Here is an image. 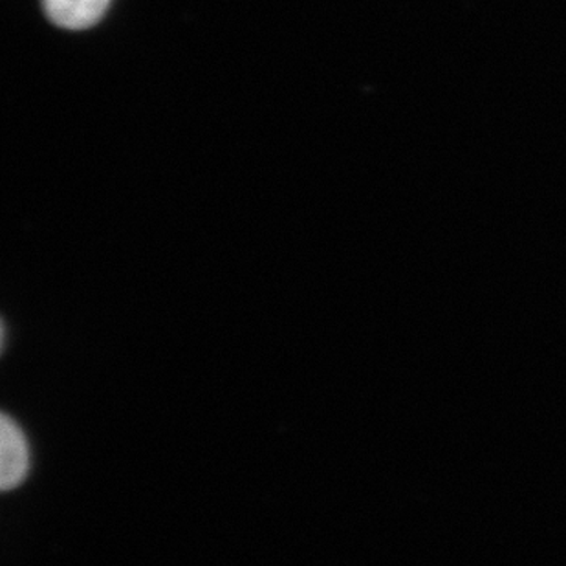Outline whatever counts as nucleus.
Returning a JSON list of instances; mask_svg holds the SVG:
<instances>
[{"label": "nucleus", "instance_id": "nucleus-1", "mask_svg": "<svg viewBox=\"0 0 566 566\" xmlns=\"http://www.w3.org/2000/svg\"><path fill=\"white\" fill-rule=\"evenodd\" d=\"M0 486L4 492H10L27 481L30 448L19 423L8 415L0 422Z\"/></svg>", "mask_w": 566, "mask_h": 566}, {"label": "nucleus", "instance_id": "nucleus-2", "mask_svg": "<svg viewBox=\"0 0 566 566\" xmlns=\"http://www.w3.org/2000/svg\"><path fill=\"white\" fill-rule=\"evenodd\" d=\"M111 0H43L50 21L69 30H85L99 22Z\"/></svg>", "mask_w": 566, "mask_h": 566}]
</instances>
